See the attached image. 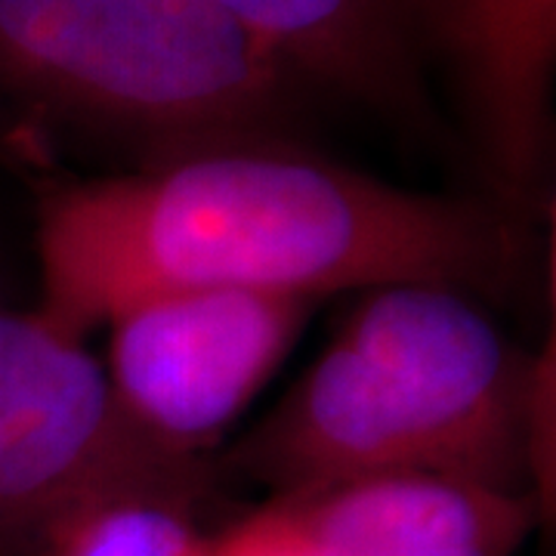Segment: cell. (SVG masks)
<instances>
[{"instance_id": "obj_1", "label": "cell", "mask_w": 556, "mask_h": 556, "mask_svg": "<svg viewBox=\"0 0 556 556\" xmlns=\"http://www.w3.org/2000/svg\"><path fill=\"white\" fill-rule=\"evenodd\" d=\"M38 260V313L84 338L177 288L318 300L420 281L497 298L526 276L529 241L497 199L412 192L294 137H241L50 192Z\"/></svg>"}, {"instance_id": "obj_2", "label": "cell", "mask_w": 556, "mask_h": 556, "mask_svg": "<svg viewBox=\"0 0 556 556\" xmlns=\"http://www.w3.org/2000/svg\"><path fill=\"white\" fill-rule=\"evenodd\" d=\"M541 375L479 298L371 288L321 356L232 452L239 473L300 497L383 473L532 492Z\"/></svg>"}, {"instance_id": "obj_3", "label": "cell", "mask_w": 556, "mask_h": 556, "mask_svg": "<svg viewBox=\"0 0 556 556\" xmlns=\"http://www.w3.org/2000/svg\"><path fill=\"white\" fill-rule=\"evenodd\" d=\"M309 90L204 0H0V100L127 139L142 161L291 137Z\"/></svg>"}, {"instance_id": "obj_4", "label": "cell", "mask_w": 556, "mask_h": 556, "mask_svg": "<svg viewBox=\"0 0 556 556\" xmlns=\"http://www.w3.org/2000/svg\"><path fill=\"white\" fill-rule=\"evenodd\" d=\"M121 489L204 495L207 467L139 433L84 338L0 306V556H28L60 519Z\"/></svg>"}, {"instance_id": "obj_5", "label": "cell", "mask_w": 556, "mask_h": 556, "mask_svg": "<svg viewBox=\"0 0 556 556\" xmlns=\"http://www.w3.org/2000/svg\"><path fill=\"white\" fill-rule=\"evenodd\" d=\"M313 306L244 288L159 291L105 321L102 368L139 433L199 457L288 356Z\"/></svg>"}, {"instance_id": "obj_6", "label": "cell", "mask_w": 556, "mask_h": 556, "mask_svg": "<svg viewBox=\"0 0 556 556\" xmlns=\"http://www.w3.org/2000/svg\"><path fill=\"white\" fill-rule=\"evenodd\" d=\"M424 47L452 65L497 201L522 214L551 149L556 0H415Z\"/></svg>"}, {"instance_id": "obj_7", "label": "cell", "mask_w": 556, "mask_h": 556, "mask_svg": "<svg viewBox=\"0 0 556 556\" xmlns=\"http://www.w3.org/2000/svg\"><path fill=\"white\" fill-rule=\"evenodd\" d=\"M285 501L318 556H517L535 492L442 473H383Z\"/></svg>"}, {"instance_id": "obj_8", "label": "cell", "mask_w": 556, "mask_h": 556, "mask_svg": "<svg viewBox=\"0 0 556 556\" xmlns=\"http://www.w3.org/2000/svg\"><path fill=\"white\" fill-rule=\"evenodd\" d=\"M257 35L309 87L378 115L427 124L424 35L415 0H204Z\"/></svg>"}, {"instance_id": "obj_9", "label": "cell", "mask_w": 556, "mask_h": 556, "mask_svg": "<svg viewBox=\"0 0 556 556\" xmlns=\"http://www.w3.org/2000/svg\"><path fill=\"white\" fill-rule=\"evenodd\" d=\"M179 489H121L60 519L28 556H211L195 507Z\"/></svg>"}, {"instance_id": "obj_10", "label": "cell", "mask_w": 556, "mask_h": 556, "mask_svg": "<svg viewBox=\"0 0 556 556\" xmlns=\"http://www.w3.org/2000/svg\"><path fill=\"white\" fill-rule=\"evenodd\" d=\"M211 556H318V551L298 514L285 501H273L214 538Z\"/></svg>"}, {"instance_id": "obj_11", "label": "cell", "mask_w": 556, "mask_h": 556, "mask_svg": "<svg viewBox=\"0 0 556 556\" xmlns=\"http://www.w3.org/2000/svg\"><path fill=\"white\" fill-rule=\"evenodd\" d=\"M7 269H3V257H0V306H7Z\"/></svg>"}]
</instances>
